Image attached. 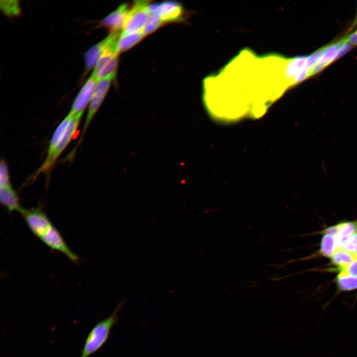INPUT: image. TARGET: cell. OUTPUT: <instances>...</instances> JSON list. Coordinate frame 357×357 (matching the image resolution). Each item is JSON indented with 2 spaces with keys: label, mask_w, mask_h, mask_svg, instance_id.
Here are the masks:
<instances>
[{
  "label": "cell",
  "mask_w": 357,
  "mask_h": 357,
  "mask_svg": "<svg viewBox=\"0 0 357 357\" xmlns=\"http://www.w3.org/2000/svg\"><path fill=\"white\" fill-rule=\"evenodd\" d=\"M330 258L332 263L338 266L340 270L356 259L353 254L342 247H338Z\"/></svg>",
  "instance_id": "17"
},
{
  "label": "cell",
  "mask_w": 357,
  "mask_h": 357,
  "mask_svg": "<svg viewBox=\"0 0 357 357\" xmlns=\"http://www.w3.org/2000/svg\"><path fill=\"white\" fill-rule=\"evenodd\" d=\"M254 110H255V104H254Z\"/></svg>",
  "instance_id": "27"
},
{
  "label": "cell",
  "mask_w": 357,
  "mask_h": 357,
  "mask_svg": "<svg viewBox=\"0 0 357 357\" xmlns=\"http://www.w3.org/2000/svg\"><path fill=\"white\" fill-rule=\"evenodd\" d=\"M129 11L127 4L120 5L102 20L101 26L110 29L111 32L119 31L123 27Z\"/></svg>",
  "instance_id": "12"
},
{
  "label": "cell",
  "mask_w": 357,
  "mask_h": 357,
  "mask_svg": "<svg viewBox=\"0 0 357 357\" xmlns=\"http://www.w3.org/2000/svg\"><path fill=\"white\" fill-rule=\"evenodd\" d=\"M354 27H357V11L356 16L355 17L354 21L353 22V23L352 25L351 29H353V28H354Z\"/></svg>",
  "instance_id": "26"
},
{
  "label": "cell",
  "mask_w": 357,
  "mask_h": 357,
  "mask_svg": "<svg viewBox=\"0 0 357 357\" xmlns=\"http://www.w3.org/2000/svg\"><path fill=\"white\" fill-rule=\"evenodd\" d=\"M356 298H357V297H356Z\"/></svg>",
  "instance_id": "28"
},
{
  "label": "cell",
  "mask_w": 357,
  "mask_h": 357,
  "mask_svg": "<svg viewBox=\"0 0 357 357\" xmlns=\"http://www.w3.org/2000/svg\"><path fill=\"white\" fill-rule=\"evenodd\" d=\"M340 41L350 44L351 46H357V30L344 37Z\"/></svg>",
  "instance_id": "24"
},
{
  "label": "cell",
  "mask_w": 357,
  "mask_h": 357,
  "mask_svg": "<svg viewBox=\"0 0 357 357\" xmlns=\"http://www.w3.org/2000/svg\"><path fill=\"white\" fill-rule=\"evenodd\" d=\"M337 225V232L335 238L337 248L342 247L348 239L357 233V221L342 222Z\"/></svg>",
  "instance_id": "14"
},
{
  "label": "cell",
  "mask_w": 357,
  "mask_h": 357,
  "mask_svg": "<svg viewBox=\"0 0 357 357\" xmlns=\"http://www.w3.org/2000/svg\"><path fill=\"white\" fill-rule=\"evenodd\" d=\"M83 113V112L72 116H71L69 123L62 139L54 150L50 160L47 163H43V165L37 171V174L48 172L52 168L58 158L66 147L74 135Z\"/></svg>",
  "instance_id": "4"
},
{
  "label": "cell",
  "mask_w": 357,
  "mask_h": 357,
  "mask_svg": "<svg viewBox=\"0 0 357 357\" xmlns=\"http://www.w3.org/2000/svg\"><path fill=\"white\" fill-rule=\"evenodd\" d=\"M21 214L32 233L39 238L53 225L47 215L39 208L24 209Z\"/></svg>",
  "instance_id": "6"
},
{
  "label": "cell",
  "mask_w": 357,
  "mask_h": 357,
  "mask_svg": "<svg viewBox=\"0 0 357 357\" xmlns=\"http://www.w3.org/2000/svg\"><path fill=\"white\" fill-rule=\"evenodd\" d=\"M341 271L347 274L357 276V259H355L348 266L341 270Z\"/></svg>",
  "instance_id": "25"
},
{
  "label": "cell",
  "mask_w": 357,
  "mask_h": 357,
  "mask_svg": "<svg viewBox=\"0 0 357 357\" xmlns=\"http://www.w3.org/2000/svg\"><path fill=\"white\" fill-rule=\"evenodd\" d=\"M149 1H135L127 14L120 34L127 35L142 31L149 16Z\"/></svg>",
  "instance_id": "2"
},
{
  "label": "cell",
  "mask_w": 357,
  "mask_h": 357,
  "mask_svg": "<svg viewBox=\"0 0 357 357\" xmlns=\"http://www.w3.org/2000/svg\"><path fill=\"white\" fill-rule=\"evenodd\" d=\"M1 3V7L3 11L8 15H16L19 12V4L16 1H3Z\"/></svg>",
  "instance_id": "22"
},
{
  "label": "cell",
  "mask_w": 357,
  "mask_h": 357,
  "mask_svg": "<svg viewBox=\"0 0 357 357\" xmlns=\"http://www.w3.org/2000/svg\"><path fill=\"white\" fill-rule=\"evenodd\" d=\"M116 44L107 49L97 62L92 75L98 82L110 75H115L118 64Z\"/></svg>",
  "instance_id": "3"
},
{
  "label": "cell",
  "mask_w": 357,
  "mask_h": 357,
  "mask_svg": "<svg viewBox=\"0 0 357 357\" xmlns=\"http://www.w3.org/2000/svg\"><path fill=\"white\" fill-rule=\"evenodd\" d=\"M40 239L49 247L60 252L71 261L78 260V257L68 247L60 233L53 225Z\"/></svg>",
  "instance_id": "9"
},
{
  "label": "cell",
  "mask_w": 357,
  "mask_h": 357,
  "mask_svg": "<svg viewBox=\"0 0 357 357\" xmlns=\"http://www.w3.org/2000/svg\"><path fill=\"white\" fill-rule=\"evenodd\" d=\"M98 82L97 79L91 74L75 97L68 113L69 115L72 116L84 112L89 103Z\"/></svg>",
  "instance_id": "10"
},
{
  "label": "cell",
  "mask_w": 357,
  "mask_h": 357,
  "mask_svg": "<svg viewBox=\"0 0 357 357\" xmlns=\"http://www.w3.org/2000/svg\"><path fill=\"white\" fill-rule=\"evenodd\" d=\"M123 304L120 302L108 317L97 323L89 333L80 357H89L98 351L108 340L112 327L118 322V313Z\"/></svg>",
  "instance_id": "1"
},
{
  "label": "cell",
  "mask_w": 357,
  "mask_h": 357,
  "mask_svg": "<svg viewBox=\"0 0 357 357\" xmlns=\"http://www.w3.org/2000/svg\"><path fill=\"white\" fill-rule=\"evenodd\" d=\"M336 283L340 291H350L357 289V276L341 271L337 275Z\"/></svg>",
  "instance_id": "18"
},
{
  "label": "cell",
  "mask_w": 357,
  "mask_h": 357,
  "mask_svg": "<svg viewBox=\"0 0 357 357\" xmlns=\"http://www.w3.org/2000/svg\"><path fill=\"white\" fill-rule=\"evenodd\" d=\"M115 75H110L99 81L96 86L94 93L88 104V112L82 135H83L93 117L97 112L98 109L103 101L110 86L112 80L115 78Z\"/></svg>",
  "instance_id": "5"
},
{
  "label": "cell",
  "mask_w": 357,
  "mask_h": 357,
  "mask_svg": "<svg viewBox=\"0 0 357 357\" xmlns=\"http://www.w3.org/2000/svg\"><path fill=\"white\" fill-rule=\"evenodd\" d=\"M120 34L119 31H112L105 39L87 51L84 56L86 71L88 72L95 67L100 57L107 49L116 44Z\"/></svg>",
  "instance_id": "7"
},
{
  "label": "cell",
  "mask_w": 357,
  "mask_h": 357,
  "mask_svg": "<svg viewBox=\"0 0 357 357\" xmlns=\"http://www.w3.org/2000/svg\"><path fill=\"white\" fill-rule=\"evenodd\" d=\"M71 117V116L68 115L55 130L50 142L47 157L44 163H47L50 160L54 150L62 139L69 123Z\"/></svg>",
  "instance_id": "15"
},
{
  "label": "cell",
  "mask_w": 357,
  "mask_h": 357,
  "mask_svg": "<svg viewBox=\"0 0 357 357\" xmlns=\"http://www.w3.org/2000/svg\"><path fill=\"white\" fill-rule=\"evenodd\" d=\"M342 248L353 254L357 251V233L351 237L342 246Z\"/></svg>",
  "instance_id": "23"
},
{
  "label": "cell",
  "mask_w": 357,
  "mask_h": 357,
  "mask_svg": "<svg viewBox=\"0 0 357 357\" xmlns=\"http://www.w3.org/2000/svg\"><path fill=\"white\" fill-rule=\"evenodd\" d=\"M149 13H157L165 22L178 21L182 19L183 11L181 4L175 1H167L158 3L150 4Z\"/></svg>",
  "instance_id": "8"
},
{
  "label": "cell",
  "mask_w": 357,
  "mask_h": 357,
  "mask_svg": "<svg viewBox=\"0 0 357 357\" xmlns=\"http://www.w3.org/2000/svg\"><path fill=\"white\" fill-rule=\"evenodd\" d=\"M11 186L7 165L4 160L1 159L0 164V187Z\"/></svg>",
  "instance_id": "21"
},
{
  "label": "cell",
  "mask_w": 357,
  "mask_h": 357,
  "mask_svg": "<svg viewBox=\"0 0 357 357\" xmlns=\"http://www.w3.org/2000/svg\"><path fill=\"white\" fill-rule=\"evenodd\" d=\"M0 201L10 212L17 211L21 214L24 210L20 206L19 198L11 186L0 187Z\"/></svg>",
  "instance_id": "13"
},
{
  "label": "cell",
  "mask_w": 357,
  "mask_h": 357,
  "mask_svg": "<svg viewBox=\"0 0 357 357\" xmlns=\"http://www.w3.org/2000/svg\"><path fill=\"white\" fill-rule=\"evenodd\" d=\"M337 248L335 236L324 234L320 247V254L327 257H331Z\"/></svg>",
  "instance_id": "19"
},
{
  "label": "cell",
  "mask_w": 357,
  "mask_h": 357,
  "mask_svg": "<svg viewBox=\"0 0 357 357\" xmlns=\"http://www.w3.org/2000/svg\"><path fill=\"white\" fill-rule=\"evenodd\" d=\"M144 36L141 31L127 35L120 34L116 43L118 53L119 54L128 50L140 41Z\"/></svg>",
  "instance_id": "16"
},
{
  "label": "cell",
  "mask_w": 357,
  "mask_h": 357,
  "mask_svg": "<svg viewBox=\"0 0 357 357\" xmlns=\"http://www.w3.org/2000/svg\"><path fill=\"white\" fill-rule=\"evenodd\" d=\"M341 42L339 41L336 43L324 46L323 52L318 61L310 68L309 77L319 73L334 60L339 58V52Z\"/></svg>",
  "instance_id": "11"
},
{
  "label": "cell",
  "mask_w": 357,
  "mask_h": 357,
  "mask_svg": "<svg viewBox=\"0 0 357 357\" xmlns=\"http://www.w3.org/2000/svg\"><path fill=\"white\" fill-rule=\"evenodd\" d=\"M163 23V21L158 14L151 13L141 31L145 36L156 30Z\"/></svg>",
  "instance_id": "20"
}]
</instances>
